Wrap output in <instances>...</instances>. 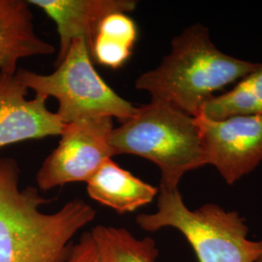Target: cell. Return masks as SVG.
Listing matches in <instances>:
<instances>
[{"label": "cell", "instance_id": "obj_1", "mask_svg": "<svg viewBox=\"0 0 262 262\" xmlns=\"http://www.w3.org/2000/svg\"><path fill=\"white\" fill-rule=\"evenodd\" d=\"M15 159L0 157V262H63L71 241L96 215L94 208L74 199L52 214L41 206L52 200L32 187H19Z\"/></svg>", "mask_w": 262, "mask_h": 262}, {"label": "cell", "instance_id": "obj_2", "mask_svg": "<svg viewBox=\"0 0 262 262\" xmlns=\"http://www.w3.org/2000/svg\"><path fill=\"white\" fill-rule=\"evenodd\" d=\"M261 66L226 55L213 43L209 29L196 24L173 38L169 55L155 69L141 74L135 88L149 93L150 100L166 102L196 117L215 92Z\"/></svg>", "mask_w": 262, "mask_h": 262}, {"label": "cell", "instance_id": "obj_3", "mask_svg": "<svg viewBox=\"0 0 262 262\" xmlns=\"http://www.w3.org/2000/svg\"><path fill=\"white\" fill-rule=\"evenodd\" d=\"M114 155L148 159L160 170L159 188H178L187 172L206 165L196 120L159 100L136 112L111 135Z\"/></svg>", "mask_w": 262, "mask_h": 262}, {"label": "cell", "instance_id": "obj_4", "mask_svg": "<svg viewBox=\"0 0 262 262\" xmlns=\"http://www.w3.org/2000/svg\"><path fill=\"white\" fill-rule=\"evenodd\" d=\"M136 223L156 232L173 227L186 237L199 262H256L262 255V240L248 238L249 227L235 211L208 203L190 211L178 188H159L157 212L141 214Z\"/></svg>", "mask_w": 262, "mask_h": 262}, {"label": "cell", "instance_id": "obj_5", "mask_svg": "<svg viewBox=\"0 0 262 262\" xmlns=\"http://www.w3.org/2000/svg\"><path fill=\"white\" fill-rule=\"evenodd\" d=\"M17 76L35 94L54 97L57 116L64 124L94 117H109L126 122L135 107L117 94L95 70L84 39H76L64 58L50 74L18 69Z\"/></svg>", "mask_w": 262, "mask_h": 262}, {"label": "cell", "instance_id": "obj_6", "mask_svg": "<svg viewBox=\"0 0 262 262\" xmlns=\"http://www.w3.org/2000/svg\"><path fill=\"white\" fill-rule=\"evenodd\" d=\"M112 118L94 117L64 124L58 146L43 161L36 174L38 187L47 191L94 176L115 157L111 146Z\"/></svg>", "mask_w": 262, "mask_h": 262}, {"label": "cell", "instance_id": "obj_7", "mask_svg": "<svg viewBox=\"0 0 262 262\" xmlns=\"http://www.w3.org/2000/svg\"><path fill=\"white\" fill-rule=\"evenodd\" d=\"M194 118L206 165L214 166L227 185H234L261 163L262 116L223 121Z\"/></svg>", "mask_w": 262, "mask_h": 262}, {"label": "cell", "instance_id": "obj_8", "mask_svg": "<svg viewBox=\"0 0 262 262\" xmlns=\"http://www.w3.org/2000/svg\"><path fill=\"white\" fill-rule=\"evenodd\" d=\"M16 73H0V149L21 141L59 136L64 127L57 114L48 109L47 96L27 98L28 89Z\"/></svg>", "mask_w": 262, "mask_h": 262}, {"label": "cell", "instance_id": "obj_9", "mask_svg": "<svg viewBox=\"0 0 262 262\" xmlns=\"http://www.w3.org/2000/svg\"><path fill=\"white\" fill-rule=\"evenodd\" d=\"M44 11L56 24L59 37V49L56 66L66 56L72 42L84 39L93 46L98 27L104 18L114 13L128 14L137 7L134 0H29Z\"/></svg>", "mask_w": 262, "mask_h": 262}, {"label": "cell", "instance_id": "obj_10", "mask_svg": "<svg viewBox=\"0 0 262 262\" xmlns=\"http://www.w3.org/2000/svg\"><path fill=\"white\" fill-rule=\"evenodd\" d=\"M55 51L38 36L28 1L0 0V73L15 74L20 59Z\"/></svg>", "mask_w": 262, "mask_h": 262}, {"label": "cell", "instance_id": "obj_11", "mask_svg": "<svg viewBox=\"0 0 262 262\" xmlns=\"http://www.w3.org/2000/svg\"><path fill=\"white\" fill-rule=\"evenodd\" d=\"M86 192L94 201L125 214L150 203L159 194V188L137 178L110 159L88 181Z\"/></svg>", "mask_w": 262, "mask_h": 262}, {"label": "cell", "instance_id": "obj_12", "mask_svg": "<svg viewBox=\"0 0 262 262\" xmlns=\"http://www.w3.org/2000/svg\"><path fill=\"white\" fill-rule=\"evenodd\" d=\"M137 27L124 13H114L100 23L91 54L101 66L117 69L130 57L137 40Z\"/></svg>", "mask_w": 262, "mask_h": 262}, {"label": "cell", "instance_id": "obj_13", "mask_svg": "<svg viewBox=\"0 0 262 262\" xmlns=\"http://www.w3.org/2000/svg\"><path fill=\"white\" fill-rule=\"evenodd\" d=\"M197 116L213 121L239 116H262V66L240 80L232 90L213 96Z\"/></svg>", "mask_w": 262, "mask_h": 262}, {"label": "cell", "instance_id": "obj_14", "mask_svg": "<svg viewBox=\"0 0 262 262\" xmlns=\"http://www.w3.org/2000/svg\"><path fill=\"white\" fill-rule=\"evenodd\" d=\"M101 262H156L159 250L150 237L136 238L122 227L96 225L91 230Z\"/></svg>", "mask_w": 262, "mask_h": 262}, {"label": "cell", "instance_id": "obj_15", "mask_svg": "<svg viewBox=\"0 0 262 262\" xmlns=\"http://www.w3.org/2000/svg\"><path fill=\"white\" fill-rule=\"evenodd\" d=\"M63 262H101L91 231L84 232L78 243L71 247Z\"/></svg>", "mask_w": 262, "mask_h": 262}, {"label": "cell", "instance_id": "obj_16", "mask_svg": "<svg viewBox=\"0 0 262 262\" xmlns=\"http://www.w3.org/2000/svg\"><path fill=\"white\" fill-rule=\"evenodd\" d=\"M256 262H262V255L259 257V258H258V259H257V261Z\"/></svg>", "mask_w": 262, "mask_h": 262}]
</instances>
